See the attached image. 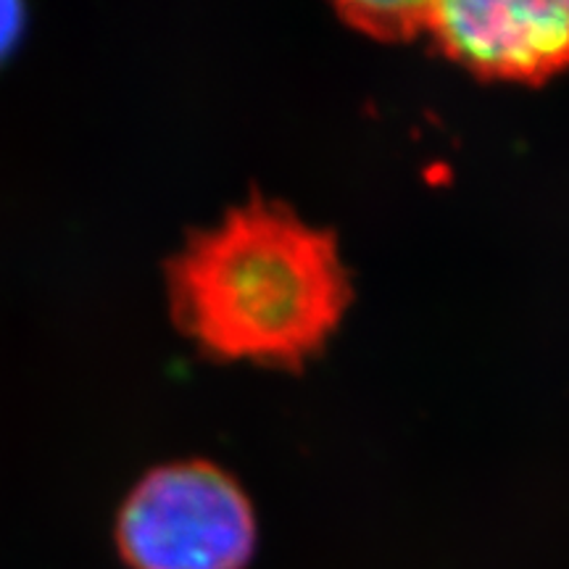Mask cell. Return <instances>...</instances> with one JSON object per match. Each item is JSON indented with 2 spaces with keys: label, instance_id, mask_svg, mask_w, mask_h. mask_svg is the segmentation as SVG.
I'll list each match as a JSON object with an SVG mask.
<instances>
[{
  "label": "cell",
  "instance_id": "6da1fadb",
  "mask_svg": "<svg viewBox=\"0 0 569 569\" xmlns=\"http://www.w3.org/2000/svg\"><path fill=\"white\" fill-rule=\"evenodd\" d=\"M167 288L174 325L209 359L290 369L322 351L351 303L332 232L261 196L188 234Z\"/></svg>",
  "mask_w": 569,
  "mask_h": 569
},
{
  "label": "cell",
  "instance_id": "7a4b0ae2",
  "mask_svg": "<svg viewBox=\"0 0 569 569\" xmlns=\"http://www.w3.org/2000/svg\"><path fill=\"white\" fill-rule=\"evenodd\" d=\"M256 538L246 490L222 467L198 459L148 469L113 522L130 569H246Z\"/></svg>",
  "mask_w": 569,
  "mask_h": 569
},
{
  "label": "cell",
  "instance_id": "3957f363",
  "mask_svg": "<svg viewBox=\"0 0 569 569\" xmlns=\"http://www.w3.org/2000/svg\"><path fill=\"white\" fill-rule=\"evenodd\" d=\"M427 34L490 80L543 82L569 67V3H430Z\"/></svg>",
  "mask_w": 569,
  "mask_h": 569
},
{
  "label": "cell",
  "instance_id": "277c9868",
  "mask_svg": "<svg viewBox=\"0 0 569 569\" xmlns=\"http://www.w3.org/2000/svg\"><path fill=\"white\" fill-rule=\"evenodd\" d=\"M340 17L356 30L380 40H411L427 32L430 3H348Z\"/></svg>",
  "mask_w": 569,
  "mask_h": 569
},
{
  "label": "cell",
  "instance_id": "5b68a950",
  "mask_svg": "<svg viewBox=\"0 0 569 569\" xmlns=\"http://www.w3.org/2000/svg\"><path fill=\"white\" fill-rule=\"evenodd\" d=\"M27 30V9L17 0H0V63L11 59Z\"/></svg>",
  "mask_w": 569,
  "mask_h": 569
}]
</instances>
